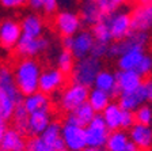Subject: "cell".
<instances>
[{
    "label": "cell",
    "instance_id": "1",
    "mask_svg": "<svg viewBox=\"0 0 152 151\" xmlns=\"http://www.w3.org/2000/svg\"><path fill=\"white\" fill-rule=\"evenodd\" d=\"M23 102L15 82L14 71L8 66H0V117L6 121L12 119L14 110Z\"/></svg>",
    "mask_w": 152,
    "mask_h": 151
},
{
    "label": "cell",
    "instance_id": "2",
    "mask_svg": "<svg viewBox=\"0 0 152 151\" xmlns=\"http://www.w3.org/2000/svg\"><path fill=\"white\" fill-rule=\"evenodd\" d=\"M41 66L33 57H22L14 68V76L19 91L22 95H30L39 90Z\"/></svg>",
    "mask_w": 152,
    "mask_h": 151
},
{
    "label": "cell",
    "instance_id": "3",
    "mask_svg": "<svg viewBox=\"0 0 152 151\" xmlns=\"http://www.w3.org/2000/svg\"><path fill=\"white\" fill-rule=\"evenodd\" d=\"M102 71V64L99 59H95L92 56H87L84 59H80L75 63L72 72H71V79L72 82L83 85L86 87L94 86L95 78Z\"/></svg>",
    "mask_w": 152,
    "mask_h": 151
},
{
    "label": "cell",
    "instance_id": "4",
    "mask_svg": "<svg viewBox=\"0 0 152 151\" xmlns=\"http://www.w3.org/2000/svg\"><path fill=\"white\" fill-rule=\"evenodd\" d=\"M94 42L95 40L92 37V33L87 32V30H80L79 33H76L72 37L63 38L64 49L71 50V53L73 55V57L76 60L90 56L92 46H94Z\"/></svg>",
    "mask_w": 152,
    "mask_h": 151
},
{
    "label": "cell",
    "instance_id": "5",
    "mask_svg": "<svg viewBox=\"0 0 152 151\" xmlns=\"http://www.w3.org/2000/svg\"><path fill=\"white\" fill-rule=\"evenodd\" d=\"M88 94H90L88 87L72 82L71 85L66 86L65 90L61 93L60 99H58L60 108L66 113H71L76 108H79L80 105L87 102Z\"/></svg>",
    "mask_w": 152,
    "mask_h": 151
},
{
    "label": "cell",
    "instance_id": "6",
    "mask_svg": "<svg viewBox=\"0 0 152 151\" xmlns=\"http://www.w3.org/2000/svg\"><path fill=\"white\" fill-rule=\"evenodd\" d=\"M104 21L107 22L110 29L111 37L114 41H122L132 34V21H130V13L128 11H117L111 15L104 16Z\"/></svg>",
    "mask_w": 152,
    "mask_h": 151
},
{
    "label": "cell",
    "instance_id": "7",
    "mask_svg": "<svg viewBox=\"0 0 152 151\" xmlns=\"http://www.w3.org/2000/svg\"><path fill=\"white\" fill-rule=\"evenodd\" d=\"M86 132V142H87V147H99L103 148L106 146L109 138V131L107 125L104 123L103 117L101 113H96L91 123L84 128Z\"/></svg>",
    "mask_w": 152,
    "mask_h": 151
},
{
    "label": "cell",
    "instance_id": "8",
    "mask_svg": "<svg viewBox=\"0 0 152 151\" xmlns=\"http://www.w3.org/2000/svg\"><path fill=\"white\" fill-rule=\"evenodd\" d=\"M61 136L65 143L66 151H84L87 148L84 127L65 121L61 125Z\"/></svg>",
    "mask_w": 152,
    "mask_h": 151
},
{
    "label": "cell",
    "instance_id": "9",
    "mask_svg": "<svg viewBox=\"0 0 152 151\" xmlns=\"http://www.w3.org/2000/svg\"><path fill=\"white\" fill-rule=\"evenodd\" d=\"M82 23L80 15L73 11H60L54 18V26L63 38L72 37L76 33H79Z\"/></svg>",
    "mask_w": 152,
    "mask_h": 151
},
{
    "label": "cell",
    "instance_id": "10",
    "mask_svg": "<svg viewBox=\"0 0 152 151\" xmlns=\"http://www.w3.org/2000/svg\"><path fill=\"white\" fill-rule=\"evenodd\" d=\"M133 32L148 33L152 29V3H136L130 11Z\"/></svg>",
    "mask_w": 152,
    "mask_h": 151
},
{
    "label": "cell",
    "instance_id": "11",
    "mask_svg": "<svg viewBox=\"0 0 152 151\" xmlns=\"http://www.w3.org/2000/svg\"><path fill=\"white\" fill-rule=\"evenodd\" d=\"M22 38L20 22L16 19H6L0 22V46L4 49H14Z\"/></svg>",
    "mask_w": 152,
    "mask_h": 151
},
{
    "label": "cell",
    "instance_id": "12",
    "mask_svg": "<svg viewBox=\"0 0 152 151\" xmlns=\"http://www.w3.org/2000/svg\"><path fill=\"white\" fill-rule=\"evenodd\" d=\"M48 48H49V40L48 38H30L22 35L18 45L15 46V50L16 55H19L20 57H33L34 59V56L45 52Z\"/></svg>",
    "mask_w": 152,
    "mask_h": 151
},
{
    "label": "cell",
    "instance_id": "13",
    "mask_svg": "<svg viewBox=\"0 0 152 151\" xmlns=\"http://www.w3.org/2000/svg\"><path fill=\"white\" fill-rule=\"evenodd\" d=\"M65 83V74L58 68H46L42 71L39 78V91L45 94H53L60 90Z\"/></svg>",
    "mask_w": 152,
    "mask_h": 151
},
{
    "label": "cell",
    "instance_id": "14",
    "mask_svg": "<svg viewBox=\"0 0 152 151\" xmlns=\"http://www.w3.org/2000/svg\"><path fill=\"white\" fill-rule=\"evenodd\" d=\"M129 139L140 151H149L152 148V127L136 123L129 129Z\"/></svg>",
    "mask_w": 152,
    "mask_h": 151
},
{
    "label": "cell",
    "instance_id": "15",
    "mask_svg": "<svg viewBox=\"0 0 152 151\" xmlns=\"http://www.w3.org/2000/svg\"><path fill=\"white\" fill-rule=\"evenodd\" d=\"M23 106L26 108L28 113H35V112H50V98L49 95L42 91H35L30 95H26L23 98Z\"/></svg>",
    "mask_w": 152,
    "mask_h": 151
},
{
    "label": "cell",
    "instance_id": "16",
    "mask_svg": "<svg viewBox=\"0 0 152 151\" xmlns=\"http://www.w3.org/2000/svg\"><path fill=\"white\" fill-rule=\"evenodd\" d=\"M117 78V85L120 88V93H129V91H134L141 86L142 78L140 74H137L136 71H125V69H120L115 74Z\"/></svg>",
    "mask_w": 152,
    "mask_h": 151
},
{
    "label": "cell",
    "instance_id": "17",
    "mask_svg": "<svg viewBox=\"0 0 152 151\" xmlns=\"http://www.w3.org/2000/svg\"><path fill=\"white\" fill-rule=\"evenodd\" d=\"M41 139L46 143L53 151H66L65 143L61 136V125L56 121H52L46 129L41 133Z\"/></svg>",
    "mask_w": 152,
    "mask_h": 151
},
{
    "label": "cell",
    "instance_id": "18",
    "mask_svg": "<svg viewBox=\"0 0 152 151\" xmlns=\"http://www.w3.org/2000/svg\"><path fill=\"white\" fill-rule=\"evenodd\" d=\"M94 87L110 94V97H118L121 94L117 85L115 74L111 72V71H106V69H102L101 72L96 75L94 82Z\"/></svg>",
    "mask_w": 152,
    "mask_h": 151
},
{
    "label": "cell",
    "instance_id": "19",
    "mask_svg": "<svg viewBox=\"0 0 152 151\" xmlns=\"http://www.w3.org/2000/svg\"><path fill=\"white\" fill-rule=\"evenodd\" d=\"M96 116V112L91 108V105L88 102L80 105L79 108H76L73 112L68 113L65 121L66 123H72V124H77L80 127H87L90 123H91L94 117Z\"/></svg>",
    "mask_w": 152,
    "mask_h": 151
},
{
    "label": "cell",
    "instance_id": "20",
    "mask_svg": "<svg viewBox=\"0 0 152 151\" xmlns=\"http://www.w3.org/2000/svg\"><path fill=\"white\" fill-rule=\"evenodd\" d=\"M80 18L82 22L86 25L94 26L95 23L101 22L104 18V15L102 14V11L99 10L98 4L95 0H83L80 4Z\"/></svg>",
    "mask_w": 152,
    "mask_h": 151
},
{
    "label": "cell",
    "instance_id": "21",
    "mask_svg": "<svg viewBox=\"0 0 152 151\" xmlns=\"http://www.w3.org/2000/svg\"><path fill=\"white\" fill-rule=\"evenodd\" d=\"M52 123L50 112H35L28 116L27 133L31 136H39Z\"/></svg>",
    "mask_w": 152,
    "mask_h": 151
},
{
    "label": "cell",
    "instance_id": "22",
    "mask_svg": "<svg viewBox=\"0 0 152 151\" xmlns=\"http://www.w3.org/2000/svg\"><path fill=\"white\" fill-rule=\"evenodd\" d=\"M26 148V142L23 133L15 128H8L4 138L0 142V151H23Z\"/></svg>",
    "mask_w": 152,
    "mask_h": 151
},
{
    "label": "cell",
    "instance_id": "23",
    "mask_svg": "<svg viewBox=\"0 0 152 151\" xmlns=\"http://www.w3.org/2000/svg\"><path fill=\"white\" fill-rule=\"evenodd\" d=\"M122 113H124V109L120 106L118 102H110V104L106 106V109L101 113L104 120V123H106V125H107L109 131L121 129Z\"/></svg>",
    "mask_w": 152,
    "mask_h": 151
},
{
    "label": "cell",
    "instance_id": "24",
    "mask_svg": "<svg viewBox=\"0 0 152 151\" xmlns=\"http://www.w3.org/2000/svg\"><path fill=\"white\" fill-rule=\"evenodd\" d=\"M20 27H22V35L30 38H38L41 37L42 32H44V22L37 14H28L22 19Z\"/></svg>",
    "mask_w": 152,
    "mask_h": 151
},
{
    "label": "cell",
    "instance_id": "25",
    "mask_svg": "<svg viewBox=\"0 0 152 151\" xmlns=\"http://www.w3.org/2000/svg\"><path fill=\"white\" fill-rule=\"evenodd\" d=\"M118 104L124 110L134 112L136 109H139L142 104H145V98H144V94H142L141 86L134 91L121 93L118 95Z\"/></svg>",
    "mask_w": 152,
    "mask_h": 151
},
{
    "label": "cell",
    "instance_id": "26",
    "mask_svg": "<svg viewBox=\"0 0 152 151\" xmlns=\"http://www.w3.org/2000/svg\"><path fill=\"white\" fill-rule=\"evenodd\" d=\"M129 142V133H126L124 129H117V131H110L104 147L107 151H124Z\"/></svg>",
    "mask_w": 152,
    "mask_h": 151
},
{
    "label": "cell",
    "instance_id": "27",
    "mask_svg": "<svg viewBox=\"0 0 152 151\" xmlns=\"http://www.w3.org/2000/svg\"><path fill=\"white\" fill-rule=\"evenodd\" d=\"M110 98H111L110 94H107V93H104V91H102V90H98V88L94 87L92 90H90L87 102L91 105V108L96 112V113H102V112L106 109V106L111 102Z\"/></svg>",
    "mask_w": 152,
    "mask_h": 151
},
{
    "label": "cell",
    "instance_id": "28",
    "mask_svg": "<svg viewBox=\"0 0 152 151\" xmlns=\"http://www.w3.org/2000/svg\"><path fill=\"white\" fill-rule=\"evenodd\" d=\"M28 113L26 108L23 106V104H19L18 106L15 108L12 114V123H14V128L16 131H19L20 133H26L27 132V125H28Z\"/></svg>",
    "mask_w": 152,
    "mask_h": 151
},
{
    "label": "cell",
    "instance_id": "29",
    "mask_svg": "<svg viewBox=\"0 0 152 151\" xmlns=\"http://www.w3.org/2000/svg\"><path fill=\"white\" fill-rule=\"evenodd\" d=\"M92 37L96 42H103V44H110L113 37H111V33H110V29H109L107 22L104 21V18L102 19L101 22L95 23L92 26Z\"/></svg>",
    "mask_w": 152,
    "mask_h": 151
},
{
    "label": "cell",
    "instance_id": "30",
    "mask_svg": "<svg viewBox=\"0 0 152 151\" xmlns=\"http://www.w3.org/2000/svg\"><path fill=\"white\" fill-rule=\"evenodd\" d=\"M73 67H75V57L71 53V50L63 49L57 56V68L60 69L63 74L68 75L72 72Z\"/></svg>",
    "mask_w": 152,
    "mask_h": 151
},
{
    "label": "cell",
    "instance_id": "31",
    "mask_svg": "<svg viewBox=\"0 0 152 151\" xmlns=\"http://www.w3.org/2000/svg\"><path fill=\"white\" fill-rule=\"evenodd\" d=\"M134 119H136V123L152 127V104L151 102H145L139 109L134 110Z\"/></svg>",
    "mask_w": 152,
    "mask_h": 151
},
{
    "label": "cell",
    "instance_id": "32",
    "mask_svg": "<svg viewBox=\"0 0 152 151\" xmlns=\"http://www.w3.org/2000/svg\"><path fill=\"white\" fill-rule=\"evenodd\" d=\"M95 1L104 16L120 11L124 4L126 3V0H95Z\"/></svg>",
    "mask_w": 152,
    "mask_h": 151
},
{
    "label": "cell",
    "instance_id": "33",
    "mask_svg": "<svg viewBox=\"0 0 152 151\" xmlns=\"http://www.w3.org/2000/svg\"><path fill=\"white\" fill-rule=\"evenodd\" d=\"M26 151H53V150L42 140L41 136H33L26 143Z\"/></svg>",
    "mask_w": 152,
    "mask_h": 151
},
{
    "label": "cell",
    "instance_id": "34",
    "mask_svg": "<svg viewBox=\"0 0 152 151\" xmlns=\"http://www.w3.org/2000/svg\"><path fill=\"white\" fill-rule=\"evenodd\" d=\"M136 72L140 74L142 78H147V76L151 75L152 72V56L149 55H144L141 59V61L139 63L136 68Z\"/></svg>",
    "mask_w": 152,
    "mask_h": 151
},
{
    "label": "cell",
    "instance_id": "35",
    "mask_svg": "<svg viewBox=\"0 0 152 151\" xmlns=\"http://www.w3.org/2000/svg\"><path fill=\"white\" fill-rule=\"evenodd\" d=\"M109 46H110V44H103V42H96V41H95L94 42V46H92V50H91V55H90V56L101 60L102 57L107 56Z\"/></svg>",
    "mask_w": 152,
    "mask_h": 151
},
{
    "label": "cell",
    "instance_id": "36",
    "mask_svg": "<svg viewBox=\"0 0 152 151\" xmlns=\"http://www.w3.org/2000/svg\"><path fill=\"white\" fill-rule=\"evenodd\" d=\"M136 124V119H134V112L130 110H124L122 113V124H121V129H130Z\"/></svg>",
    "mask_w": 152,
    "mask_h": 151
},
{
    "label": "cell",
    "instance_id": "37",
    "mask_svg": "<svg viewBox=\"0 0 152 151\" xmlns=\"http://www.w3.org/2000/svg\"><path fill=\"white\" fill-rule=\"evenodd\" d=\"M141 90L142 94H144V98H145V102L152 104V78H147L142 80Z\"/></svg>",
    "mask_w": 152,
    "mask_h": 151
},
{
    "label": "cell",
    "instance_id": "38",
    "mask_svg": "<svg viewBox=\"0 0 152 151\" xmlns=\"http://www.w3.org/2000/svg\"><path fill=\"white\" fill-rule=\"evenodd\" d=\"M26 3H28V0H0V4L4 8H10V10L23 7Z\"/></svg>",
    "mask_w": 152,
    "mask_h": 151
},
{
    "label": "cell",
    "instance_id": "39",
    "mask_svg": "<svg viewBox=\"0 0 152 151\" xmlns=\"http://www.w3.org/2000/svg\"><path fill=\"white\" fill-rule=\"evenodd\" d=\"M58 0H44V10L48 14H53L57 10Z\"/></svg>",
    "mask_w": 152,
    "mask_h": 151
},
{
    "label": "cell",
    "instance_id": "40",
    "mask_svg": "<svg viewBox=\"0 0 152 151\" xmlns=\"http://www.w3.org/2000/svg\"><path fill=\"white\" fill-rule=\"evenodd\" d=\"M7 131H8V125H7V121L0 117V142H1V139L4 138V135H6Z\"/></svg>",
    "mask_w": 152,
    "mask_h": 151
},
{
    "label": "cell",
    "instance_id": "41",
    "mask_svg": "<svg viewBox=\"0 0 152 151\" xmlns=\"http://www.w3.org/2000/svg\"><path fill=\"white\" fill-rule=\"evenodd\" d=\"M30 7L34 10H41L44 8V0H28Z\"/></svg>",
    "mask_w": 152,
    "mask_h": 151
},
{
    "label": "cell",
    "instance_id": "42",
    "mask_svg": "<svg viewBox=\"0 0 152 151\" xmlns=\"http://www.w3.org/2000/svg\"><path fill=\"white\" fill-rule=\"evenodd\" d=\"M124 151H140V150H139V147H137V146L134 144L133 142H129V143H128V146L125 147V150H124Z\"/></svg>",
    "mask_w": 152,
    "mask_h": 151
},
{
    "label": "cell",
    "instance_id": "43",
    "mask_svg": "<svg viewBox=\"0 0 152 151\" xmlns=\"http://www.w3.org/2000/svg\"><path fill=\"white\" fill-rule=\"evenodd\" d=\"M84 151H104L103 148H99V147H87Z\"/></svg>",
    "mask_w": 152,
    "mask_h": 151
},
{
    "label": "cell",
    "instance_id": "44",
    "mask_svg": "<svg viewBox=\"0 0 152 151\" xmlns=\"http://www.w3.org/2000/svg\"><path fill=\"white\" fill-rule=\"evenodd\" d=\"M137 3H152V0H136Z\"/></svg>",
    "mask_w": 152,
    "mask_h": 151
},
{
    "label": "cell",
    "instance_id": "45",
    "mask_svg": "<svg viewBox=\"0 0 152 151\" xmlns=\"http://www.w3.org/2000/svg\"><path fill=\"white\" fill-rule=\"evenodd\" d=\"M126 1H133V0H126Z\"/></svg>",
    "mask_w": 152,
    "mask_h": 151
},
{
    "label": "cell",
    "instance_id": "46",
    "mask_svg": "<svg viewBox=\"0 0 152 151\" xmlns=\"http://www.w3.org/2000/svg\"><path fill=\"white\" fill-rule=\"evenodd\" d=\"M23 151H25V150H23Z\"/></svg>",
    "mask_w": 152,
    "mask_h": 151
}]
</instances>
